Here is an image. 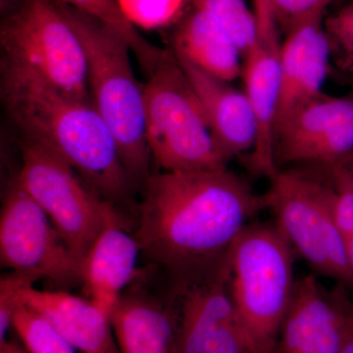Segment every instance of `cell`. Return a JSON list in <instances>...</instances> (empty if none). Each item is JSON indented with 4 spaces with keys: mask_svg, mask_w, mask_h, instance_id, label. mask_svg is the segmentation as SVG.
<instances>
[{
    "mask_svg": "<svg viewBox=\"0 0 353 353\" xmlns=\"http://www.w3.org/2000/svg\"><path fill=\"white\" fill-rule=\"evenodd\" d=\"M266 210L245 181L228 168L162 172L143 187L134 238L150 263L174 282L217 268L243 228Z\"/></svg>",
    "mask_w": 353,
    "mask_h": 353,
    "instance_id": "cell-1",
    "label": "cell"
},
{
    "mask_svg": "<svg viewBox=\"0 0 353 353\" xmlns=\"http://www.w3.org/2000/svg\"><path fill=\"white\" fill-rule=\"evenodd\" d=\"M1 101L23 138L50 148L90 189L118 208L134 189L110 130L92 101L55 88L41 77L1 61Z\"/></svg>",
    "mask_w": 353,
    "mask_h": 353,
    "instance_id": "cell-2",
    "label": "cell"
},
{
    "mask_svg": "<svg viewBox=\"0 0 353 353\" xmlns=\"http://www.w3.org/2000/svg\"><path fill=\"white\" fill-rule=\"evenodd\" d=\"M60 3L85 50L92 103L115 139L134 189H143L152 174V158L146 139L143 88L132 71L131 48L101 21Z\"/></svg>",
    "mask_w": 353,
    "mask_h": 353,
    "instance_id": "cell-3",
    "label": "cell"
},
{
    "mask_svg": "<svg viewBox=\"0 0 353 353\" xmlns=\"http://www.w3.org/2000/svg\"><path fill=\"white\" fill-rule=\"evenodd\" d=\"M296 254L274 223L250 222L228 252L229 290L253 353H274L294 296Z\"/></svg>",
    "mask_w": 353,
    "mask_h": 353,
    "instance_id": "cell-4",
    "label": "cell"
},
{
    "mask_svg": "<svg viewBox=\"0 0 353 353\" xmlns=\"http://www.w3.org/2000/svg\"><path fill=\"white\" fill-rule=\"evenodd\" d=\"M143 88L146 139L165 172L227 168L201 102L173 50L148 75Z\"/></svg>",
    "mask_w": 353,
    "mask_h": 353,
    "instance_id": "cell-5",
    "label": "cell"
},
{
    "mask_svg": "<svg viewBox=\"0 0 353 353\" xmlns=\"http://www.w3.org/2000/svg\"><path fill=\"white\" fill-rule=\"evenodd\" d=\"M281 169L263 194L266 210L274 224L317 275L353 287V274L347 256L345 239L331 211L328 172Z\"/></svg>",
    "mask_w": 353,
    "mask_h": 353,
    "instance_id": "cell-6",
    "label": "cell"
},
{
    "mask_svg": "<svg viewBox=\"0 0 353 353\" xmlns=\"http://www.w3.org/2000/svg\"><path fill=\"white\" fill-rule=\"evenodd\" d=\"M0 44L1 61L92 101L85 50L59 0H24L2 18Z\"/></svg>",
    "mask_w": 353,
    "mask_h": 353,
    "instance_id": "cell-7",
    "label": "cell"
},
{
    "mask_svg": "<svg viewBox=\"0 0 353 353\" xmlns=\"http://www.w3.org/2000/svg\"><path fill=\"white\" fill-rule=\"evenodd\" d=\"M22 141L17 182L43 209L83 267L109 210L115 205L90 189L57 153L31 139Z\"/></svg>",
    "mask_w": 353,
    "mask_h": 353,
    "instance_id": "cell-8",
    "label": "cell"
},
{
    "mask_svg": "<svg viewBox=\"0 0 353 353\" xmlns=\"http://www.w3.org/2000/svg\"><path fill=\"white\" fill-rule=\"evenodd\" d=\"M0 261L14 272L50 281L59 290L83 283L82 263L70 252L50 217L15 181L0 216Z\"/></svg>",
    "mask_w": 353,
    "mask_h": 353,
    "instance_id": "cell-9",
    "label": "cell"
},
{
    "mask_svg": "<svg viewBox=\"0 0 353 353\" xmlns=\"http://www.w3.org/2000/svg\"><path fill=\"white\" fill-rule=\"evenodd\" d=\"M228 253L210 273L173 282L180 353H253L229 290Z\"/></svg>",
    "mask_w": 353,
    "mask_h": 353,
    "instance_id": "cell-10",
    "label": "cell"
},
{
    "mask_svg": "<svg viewBox=\"0 0 353 353\" xmlns=\"http://www.w3.org/2000/svg\"><path fill=\"white\" fill-rule=\"evenodd\" d=\"M353 152V92H321L279 121L274 132L278 170L290 165L330 166Z\"/></svg>",
    "mask_w": 353,
    "mask_h": 353,
    "instance_id": "cell-11",
    "label": "cell"
},
{
    "mask_svg": "<svg viewBox=\"0 0 353 353\" xmlns=\"http://www.w3.org/2000/svg\"><path fill=\"white\" fill-rule=\"evenodd\" d=\"M254 1L259 39L243 57L241 78L256 123L257 139L245 162L256 175L271 180L277 175L274 132L281 90V44L279 26L264 0Z\"/></svg>",
    "mask_w": 353,
    "mask_h": 353,
    "instance_id": "cell-12",
    "label": "cell"
},
{
    "mask_svg": "<svg viewBox=\"0 0 353 353\" xmlns=\"http://www.w3.org/2000/svg\"><path fill=\"white\" fill-rule=\"evenodd\" d=\"M345 288L329 292L316 275L296 279L274 353H341L353 315Z\"/></svg>",
    "mask_w": 353,
    "mask_h": 353,
    "instance_id": "cell-13",
    "label": "cell"
},
{
    "mask_svg": "<svg viewBox=\"0 0 353 353\" xmlns=\"http://www.w3.org/2000/svg\"><path fill=\"white\" fill-rule=\"evenodd\" d=\"M322 20L323 16L304 21L285 32L281 44V90L276 124L323 92L331 67L332 50Z\"/></svg>",
    "mask_w": 353,
    "mask_h": 353,
    "instance_id": "cell-14",
    "label": "cell"
},
{
    "mask_svg": "<svg viewBox=\"0 0 353 353\" xmlns=\"http://www.w3.org/2000/svg\"><path fill=\"white\" fill-rule=\"evenodd\" d=\"M119 209L113 206L103 228L83 262V292L102 311L111 315L121 296L138 279L141 254L138 241L125 229Z\"/></svg>",
    "mask_w": 353,
    "mask_h": 353,
    "instance_id": "cell-15",
    "label": "cell"
},
{
    "mask_svg": "<svg viewBox=\"0 0 353 353\" xmlns=\"http://www.w3.org/2000/svg\"><path fill=\"white\" fill-rule=\"evenodd\" d=\"M174 54L201 102L221 152L228 162L236 157L245 160L254 148L257 130L245 92Z\"/></svg>",
    "mask_w": 353,
    "mask_h": 353,
    "instance_id": "cell-16",
    "label": "cell"
},
{
    "mask_svg": "<svg viewBox=\"0 0 353 353\" xmlns=\"http://www.w3.org/2000/svg\"><path fill=\"white\" fill-rule=\"evenodd\" d=\"M121 353H180L178 311L173 296L164 299L132 285L110 315Z\"/></svg>",
    "mask_w": 353,
    "mask_h": 353,
    "instance_id": "cell-17",
    "label": "cell"
},
{
    "mask_svg": "<svg viewBox=\"0 0 353 353\" xmlns=\"http://www.w3.org/2000/svg\"><path fill=\"white\" fill-rule=\"evenodd\" d=\"M24 303L43 315L80 353H121L106 314L90 299L67 290L24 292Z\"/></svg>",
    "mask_w": 353,
    "mask_h": 353,
    "instance_id": "cell-18",
    "label": "cell"
},
{
    "mask_svg": "<svg viewBox=\"0 0 353 353\" xmlns=\"http://www.w3.org/2000/svg\"><path fill=\"white\" fill-rule=\"evenodd\" d=\"M172 50L227 82L241 75L243 57L240 48L226 30L201 9L190 6L174 26Z\"/></svg>",
    "mask_w": 353,
    "mask_h": 353,
    "instance_id": "cell-19",
    "label": "cell"
},
{
    "mask_svg": "<svg viewBox=\"0 0 353 353\" xmlns=\"http://www.w3.org/2000/svg\"><path fill=\"white\" fill-rule=\"evenodd\" d=\"M62 3L74 7L82 12L101 21L129 44L148 75L159 63L165 50L152 46L143 39L137 28L125 17L117 0H59Z\"/></svg>",
    "mask_w": 353,
    "mask_h": 353,
    "instance_id": "cell-20",
    "label": "cell"
},
{
    "mask_svg": "<svg viewBox=\"0 0 353 353\" xmlns=\"http://www.w3.org/2000/svg\"><path fill=\"white\" fill-rule=\"evenodd\" d=\"M190 6L210 14L234 39L243 57L257 43L256 16L246 0H190Z\"/></svg>",
    "mask_w": 353,
    "mask_h": 353,
    "instance_id": "cell-21",
    "label": "cell"
},
{
    "mask_svg": "<svg viewBox=\"0 0 353 353\" xmlns=\"http://www.w3.org/2000/svg\"><path fill=\"white\" fill-rule=\"evenodd\" d=\"M12 329L30 353L79 352L43 315L26 304L14 316Z\"/></svg>",
    "mask_w": 353,
    "mask_h": 353,
    "instance_id": "cell-22",
    "label": "cell"
},
{
    "mask_svg": "<svg viewBox=\"0 0 353 353\" xmlns=\"http://www.w3.org/2000/svg\"><path fill=\"white\" fill-rule=\"evenodd\" d=\"M125 17L146 30L175 26L190 7V0H117Z\"/></svg>",
    "mask_w": 353,
    "mask_h": 353,
    "instance_id": "cell-23",
    "label": "cell"
},
{
    "mask_svg": "<svg viewBox=\"0 0 353 353\" xmlns=\"http://www.w3.org/2000/svg\"><path fill=\"white\" fill-rule=\"evenodd\" d=\"M332 58L343 72L353 73V0L324 23Z\"/></svg>",
    "mask_w": 353,
    "mask_h": 353,
    "instance_id": "cell-24",
    "label": "cell"
},
{
    "mask_svg": "<svg viewBox=\"0 0 353 353\" xmlns=\"http://www.w3.org/2000/svg\"><path fill=\"white\" fill-rule=\"evenodd\" d=\"M326 167L331 182V211L343 238L353 236V182L347 172L336 163Z\"/></svg>",
    "mask_w": 353,
    "mask_h": 353,
    "instance_id": "cell-25",
    "label": "cell"
},
{
    "mask_svg": "<svg viewBox=\"0 0 353 353\" xmlns=\"http://www.w3.org/2000/svg\"><path fill=\"white\" fill-rule=\"evenodd\" d=\"M39 279L19 272H11L0 280V345L7 341L12 329L14 316L24 305V292Z\"/></svg>",
    "mask_w": 353,
    "mask_h": 353,
    "instance_id": "cell-26",
    "label": "cell"
},
{
    "mask_svg": "<svg viewBox=\"0 0 353 353\" xmlns=\"http://www.w3.org/2000/svg\"><path fill=\"white\" fill-rule=\"evenodd\" d=\"M279 27L289 32L294 26L312 18L322 17L331 0H265Z\"/></svg>",
    "mask_w": 353,
    "mask_h": 353,
    "instance_id": "cell-27",
    "label": "cell"
},
{
    "mask_svg": "<svg viewBox=\"0 0 353 353\" xmlns=\"http://www.w3.org/2000/svg\"><path fill=\"white\" fill-rule=\"evenodd\" d=\"M0 353H30L26 350L22 343H18L15 341L7 340L6 343L0 345Z\"/></svg>",
    "mask_w": 353,
    "mask_h": 353,
    "instance_id": "cell-28",
    "label": "cell"
},
{
    "mask_svg": "<svg viewBox=\"0 0 353 353\" xmlns=\"http://www.w3.org/2000/svg\"><path fill=\"white\" fill-rule=\"evenodd\" d=\"M341 353H353V315L348 324L347 334L343 341V347Z\"/></svg>",
    "mask_w": 353,
    "mask_h": 353,
    "instance_id": "cell-29",
    "label": "cell"
},
{
    "mask_svg": "<svg viewBox=\"0 0 353 353\" xmlns=\"http://www.w3.org/2000/svg\"><path fill=\"white\" fill-rule=\"evenodd\" d=\"M23 1L24 0H0V10H1L2 17L17 8Z\"/></svg>",
    "mask_w": 353,
    "mask_h": 353,
    "instance_id": "cell-30",
    "label": "cell"
},
{
    "mask_svg": "<svg viewBox=\"0 0 353 353\" xmlns=\"http://www.w3.org/2000/svg\"><path fill=\"white\" fill-rule=\"evenodd\" d=\"M338 164H340L347 172L353 182V152L348 154L347 157L341 159L340 162H338Z\"/></svg>",
    "mask_w": 353,
    "mask_h": 353,
    "instance_id": "cell-31",
    "label": "cell"
}]
</instances>
